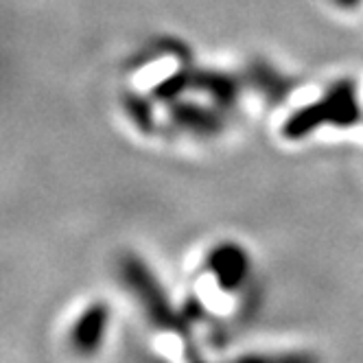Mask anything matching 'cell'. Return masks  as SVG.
<instances>
[{
  "instance_id": "obj_1",
  "label": "cell",
  "mask_w": 363,
  "mask_h": 363,
  "mask_svg": "<svg viewBox=\"0 0 363 363\" xmlns=\"http://www.w3.org/2000/svg\"><path fill=\"white\" fill-rule=\"evenodd\" d=\"M361 112L354 99V86L350 82H342L326 92V96L313 106H306L296 112L287 123L282 125L284 138H304L313 129L330 123L337 127H350L359 121Z\"/></svg>"
},
{
  "instance_id": "obj_2",
  "label": "cell",
  "mask_w": 363,
  "mask_h": 363,
  "mask_svg": "<svg viewBox=\"0 0 363 363\" xmlns=\"http://www.w3.org/2000/svg\"><path fill=\"white\" fill-rule=\"evenodd\" d=\"M121 269H123V278L127 282V287L134 291L138 302L145 306V313L149 315V320L155 326L182 335L189 342V328H186L184 318H179L171 308L164 291L160 289V284L155 282L151 272L143 265V261H138L136 256H125Z\"/></svg>"
},
{
  "instance_id": "obj_3",
  "label": "cell",
  "mask_w": 363,
  "mask_h": 363,
  "mask_svg": "<svg viewBox=\"0 0 363 363\" xmlns=\"http://www.w3.org/2000/svg\"><path fill=\"white\" fill-rule=\"evenodd\" d=\"M208 269L223 291H237L250 274V261L237 243H221L208 254Z\"/></svg>"
},
{
  "instance_id": "obj_4",
  "label": "cell",
  "mask_w": 363,
  "mask_h": 363,
  "mask_svg": "<svg viewBox=\"0 0 363 363\" xmlns=\"http://www.w3.org/2000/svg\"><path fill=\"white\" fill-rule=\"evenodd\" d=\"M108 318H110L108 304L94 302L92 306H88L72 328V335H70L72 348L84 354L94 352L103 342V335H106Z\"/></svg>"
},
{
  "instance_id": "obj_5",
  "label": "cell",
  "mask_w": 363,
  "mask_h": 363,
  "mask_svg": "<svg viewBox=\"0 0 363 363\" xmlns=\"http://www.w3.org/2000/svg\"><path fill=\"white\" fill-rule=\"evenodd\" d=\"M171 121L182 129H189L193 134H215L221 129V121L215 112L203 110L193 103H175L171 108Z\"/></svg>"
},
{
  "instance_id": "obj_6",
  "label": "cell",
  "mask_w": 363,
  "mask_h": 363,
  "mask_svg": "<svg viewBox=\"0 0 363 363\" xmlns=\"http://www.w3.org/2000/svg\"><path fill=\"white\" fill-rule=\"evenodd\" d=\"M191 88L211 94L219 106H232L239 94V84L228 74L221 72H208V70H193Z\"/></svg>"
},
{
  "instance_id": "obj_7",
  "label": "cell",
  "mask_w": 363,
  "mask_h": 363,
  "mask_svg": "<svg viewBox=\"0 0 363 363\" xmlns=\"http://www.w3.org/2000/svg\"><path fill=\"white\" fill-rule=\"evenodd\" d=\"M252 82H254V86L258 90L265 92L269 99H280V96H284L289 92V84L284 82L282 77H278L276 72H272V70H267L263 66H256L252 70Z\"/></svg>"
},
{
  "instance_id": "obj_8",
  "label": "cell",
  "mask_w": 363,
  "mask_h": 363,
  "mask_svg": "<svg viewBox=\"0 0 363 363\" xmlns=\"http://www.w3.org/2000/svg\"><path fill=\"white\" fill-rule=\"evenodd\" d=\"M191 82H193V70L182 68V70L173 72L171 77H167V79L155 88V96L162 99V101H173L186 88H191Z\"/></svg>"
},
{
  "instance_id": "obj_9",
  "label": "cell",
  "mask_w": 363,
  "mask_h": 363,
  "mask_svg": "<svg viewBox=\"0 0 363 363\" xmlns=\"http://www.w3.org/2000/svg\"><path fill=\"white\" fill-rule=\"evenodd\" d=\"M125 106H127V112L129 116L134 118V123L143 129V132H151V127H153V121H151V108H149V103L140 96H132V94H127L125 96Z\"/></svg>"
},
{
  "instance_id": "obj_10",
  "label": "cell",
  "mask_w": 363,
  "mask_h": 363,
  "mask_svg": "<svg viewBox=\"0 0 363 363\" xmlns=\"http://www.w3.org/2000/svg\"><path fill=\"white\" fill-rule=\"evenodd\" d=\"M361 3V0H337V5H340V7H354V5H359Z\"/></svg>"
}]
</instances>
